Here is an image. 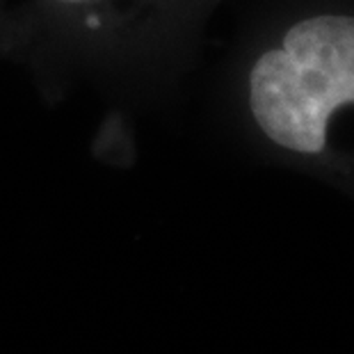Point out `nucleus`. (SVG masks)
<instances>
[{
    "instance_id": "f257e3e1",
    "label": "nucleus",
    "mask_w": 354,
    "mask_h": 354,
    "mask_svg": "<svg viewBox=\"0 0 354 354\" xmlns=\"http://www.w3.org/2000/svg\"><path fill=\"white\" fill-rule=\"evenodd\" d=\"M354 103V17L297 21L261 53L247 82V105L268 142L295 156H318L338 108Z\"/></svg>"
},
{
    "instance_id": "f03ea898",
    "label": "nucleus",
    "mask_w": 354,
    "mask_h": 354,
    "mask_svg": "<svg viewBox=\"0 0 354 354\" xmlns=\"http://www.w3.org/2000/svg\"><path fill=\"white\" fill-rule=\"evenodd\" d=\"M41 5L62 26L82 32V39L94 37L101 44H108L110 37L119 39L122 30L126 39V32L140 24L145 12L149 14V0H41Z\"/></svg>"
}]
</instances>
